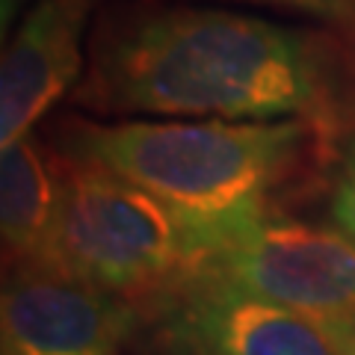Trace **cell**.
<instances>
[{
    "mask_svg": "<svg viewBox=\"0 0 355 355\" xmlns=\"http://www.w3.org/2000/svg\"><path fill=\"white\" fill-rule=\"evenodd\" d=\"M74 101L110 119H302L335 139L355 121V44L228 6L116 3Z\"/></svg>",
    "mask_w": 355,
    "mask_h": 355,
    "instance_id": "6da1fadb",
    "label": "cell"
},
{
    "mask_svg": "<svg viewBox=\"0 0 355 355\" xmlns=\"http://www.w3.org/2000/svg\"><path fill=\"white\" fill-rule=\"evenodd\" d=\"M326 130L302 119H71L60 151L98 160L172 210L198 246L272 210V198L302 169Z\"/></svg>",
    "mask_w": 355,
    "mask_h": 355,
    "instance_id": "7a4b0ae2",
    "label": "cell"
},
{
    "mask_svg": "<svg viewBox=\"0 0 355 355\" xmlns=\"http://www.w3.org/2000/svg\"><path fill=\"white\" fill-rule=\"evenodd\" d=\"M60 160L62 272L142 299L190 270L196 240L160 198L98 160L69 151Z\"/></svg>",
    "mask_w": 355,
    "mask_h": 355,
    "instance_id": "3957f363",
    "label": "cell"
},
{
    "mask_svg": "<svg viewBox=\"0 0 355 355\" xmlns=\"http://www.w3.org/2000/svg\"><path fill=\"white\" fill-rule=\"evenodd\" d=\"M187 272L214 275L311 320L355 314V243L338 225L282 210L207 237Z\"/></svg>",
    "mask_w": 355,
    "mask_h": 355,
    "instance_id": "277c9868",
    "label": "cell"
},
{
    "mask_svg": "<svg viewBox=\"0 0 355 355\" xmlns=\"http://www.w3.org/2000/svg\"><path fill=\"white\" fill-rule=\"evenodd\" d=\"M137 302L142 355H340L320 320L205 272H184Z\"/></svg>",
    "mask_w": 355,
    "mask_h": 355,
    "instance_id": "5b68a950",
    "label": "cell"
},
{
    "mask_svg": "<svg viewBox=\"0 0 355 355\" xmlns=\"http://www.w3.org/2000/svg\"><path fill=\"white\" fill-rule=\"evenodd\" d=\"M139 302L62 270L12 266L0 299V355H119Z\"/></svg>",
    "mask_w": 355,
    "mask_h": 355,
    "instance_id": "8992f818",
    "label": "cell"
},
{
    "mask_svg": "<svg viewBox=\"0 0 355 355\" xmlns=\"http://www.w3.org/2000/svg\"><path fill=\"white\" fill-rule=\"evenodd\" d=\"M101 0H36L6 39L0 62V146L33 133L86 71V30Z\"/></svg>",
    "mask_w": 355,
    "mask_h": 355,
    "instance_id": "52a82bcc",
    "label": "cell"
},
{
    "mask_svg": "<svg viewBox=\"0 0 355 355\" xmlns=\"http://www.w3.org/2000/svg\"><path fill=\"white\" fill-rule=\"evenodd\" d=\"M62 160L36 133L0 154V228L15 266L60 270Z\"/></svg>",
    "mask_w": 355,
    "mask_h": 355,
    "instance_id": "ba28073f",
    "label": "cell"
},
{
    "mask_svg": "<svg viewBox=\"0 0 355 355\" xmlns=\"http://www.w3.org/2000/svg\"><path fill=\"white\" fill-rule=\"evenodd\" d=\"M335 166H331L329 216L343 234L355 243V121L331 139Z\"/></svg>",
    "mask_w": 355,
    "mask_h": 355,
    "instance_id": "9c48e42d",
    "label": "cell"
},
{
    "mask_svg": "<svg viewBox=\"0 0 355 355\" xmlns=\"http://www.w3.org/2000/svg\"><path fill=\"white\" fill-rule=\"evenodd\" d=\"M225 3H249L302 15L355 44V0H225Z\"/></svg>",
    "mask_w": 355,
    "mask_h": 355,
    "instance_id": "30bf717a",
    "label": "cell"
},
{
    "mask_svg": "<svg viewBox=\"0 0 355 355\" xmlns=\"http://www.w3.org/2000/svg\"><path fill=\"white\" fill-rule=\"evenodd\" d=\"M326 329L331 340L340 355H355V314H347V317H335V320H320Z\"/></svg>",
    "mask_w": 355,
    "mask_h": 355,
    "instance_id": "8fae6325",
    "label": "cell"
},
{
    "mask_svg": "<svg viewBox=\"0 0 355 355\" xmlns=\"http://www.w3.org/2000/svg\"><path fill=\"white\" fill-rule=\"evenodd\" d=\"M21 3H24V0H3V33H9V24L18 18Z\"/></svg>",
    "mask_w": 355,
    "mask_h": 355,
    "instance_id": "7c38bea8",
    "label": "cell"
}]
</instances>
